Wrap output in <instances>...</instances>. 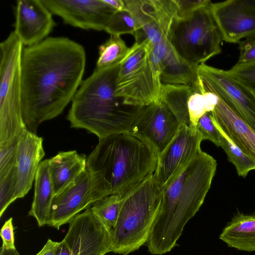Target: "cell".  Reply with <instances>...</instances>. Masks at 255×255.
I'll use <instances>...</instances> for the list:
<instances>
[{"mask_svg": "<svg viewBox=\"0 0 255 255\" xmlns=\"http://www.w3.org/2000/svg\"><path fill=\"white\" fill-rule=\"evenodd\" d=\"M84 47L65 37H47L23 48L21 103L26 128L36 133L41 123L60 115L83 82Z\"/></svg>", "mask_w": 255, "mask_h": 255, "instance_id": "6da1fadb", "label": "cell"}, {"mask_svg": "<svg viewBox=\"0 0 255 255\" xmlns=\"http://www.w3.org/2000/svg\"><path fill=\"white\" fill-rule=\"evenodd\" d=\"M157 158L150 144L128 132L99 139L87 157L92 204L110 194L128 191L153 174Z\"/></svg>", "mask_w": 255, "mask_h": 255, "instance_id": "7a4b0ae2", "label": "cell"}, {"mask_svg": "<svg viewBox=\"0 0 255 255\" xmlns=\"http://www.w3.org/2000/svg\"><path fill=\"white\" fill-rule=\"evenodd\" d=\"M216 167V160L202 151L162 188L160 210L146 243L151 254L163 255L177 245L185 226L202 205Z\"/></svg>", "mask_w": 255, "mask_h": 255, "instance_id": "3957f363", "label": "cell"}, {"mask_svg": "<svg viewBox=\"0 0 255 255\" xmlns=\"http://www.w3.org/2000/svg\"><path fill=\"white\" fill-rule=\"evenodd\" d=\"M120 63L96 68L82 82L67 116L72 128L86 129L99 139L132 128L144 106H126L115 96Z\"/></svg>", "mask_w": 255, "mask_h": 255, "instance_id": "277c9868", "label": "cell"}, {"mask_svg": "<svg viewBox=\"0 0 255 255\" xmlns=\"http://www.w3.org/2000/svg\"><path fill=\"white\" fill-rule=\"evenodd\" d=\"M162 194L154 174L124 193L116 226L110 232L111 252L128 255L147 243Z\"/></svg>", "mask_w": 255, "mask_h": 255, "instance_id": "5b68a950", "label": "cell"}, {"mask_svg": "<svg viewBox=\"0 0 255 255\" xmlns=\"http://www.w3.org/2000/svg\"><path fill=\"white\" fill-rule=\"evenodd\" d=\"M152 47L147 39L135 42L120 63L115 96L126 106H144L160 101L163 84Z\"/></svg>", "mask_w": 255, "mask_h": 255, "instance_id": "8992f818", "label": "cell"}, {"mask_svg": "<svg viewBox=\"0 0 255 255\" xmlns=\"http://www.w3.org/2000/svg\"><path fill=\"white\" fill-rule=\"evenodd\" d=\"M23 48L13 31L0 44V146L17 141L26 128L21 103V61Z\"/></svg>", "mask_w": 255, "mask_h": 255, "instance_id": "52a82bcc", "label": "cell"}, {"mask_svg": "<svg viewBox=\"0 0 255 255\" xmlns=\"http://www.w3.org/2000/svg\"><path fill=\"white\" fill-rule=\"evenodd\" d=\"M211 3L184 17H176L170 29L171 45L181 57L192 64H204L221 53L223 38Z\"/></svg>", "mask_w": 255, "mask_h": 255, "instance_id": "ba28073f", "label": "cell"}, {"mask_svg": "<svg viewBox=\"0 0 255 255\" xmlns=\"http://www.w3.org/2000/svg\"><path fill=\"white\" fill-rule=\"evenodd\" d=\"M198 76L202 88L220 97L255 130V93L227 71L205 63L199 65Z\"/></svg>", "mask_w": 255, "mask_h": 255, "instance_id": "9c48e42d", "label": "cell"}, {"mask_svg": "<svg viewBox=\"0 0 255 255\" xmlns=\"http://www.w3.org/2000/svg\"><path fill=\"white\" fill-rule=\"evenodd\" d=\"M138 27L135 41L146 39L152 44L169 39L170 29L177 17L174 0H124Z\"/></svg>", "mask_w": 255, "mask_h": 255, "instance_id": "30bf717a", "label": "cell"}, {"mask_svg": "<svg viewBox=\"0 0 255 255\" xmlns=\"http://www.w3.org/2000/svg\"><path fill=\"white\" fill-rule=\"evenodd\" d=\"M202 136L196 129L181 124L172 140L158 155L154 176L163 189L201 151Z\"/></svg>", "mask_w": 255, "mask_h": 255, "instance_id": "8fae6325", "label": "cell"}, {"mask_svg": "<svg viewBox=\"0 0 255 255\" xmlns=\"http://www.w3.org/2000/svg\"><path fill=\"white\" fill-rule=\"evenodd\" d=\"M64 238L71 255H105L110 252L109 230L88 208L69 223Z\"/></svg>", "mask_w": 255, "mask_h": 255, "instance_id": "7c38bea8", "label": "cell"}, {"mask_svg": "<svg viewBox=\"0 0 255 255\" xmlns=\"http://www.w3.org/2000/svg\"><path fill=\"white\" fill-rule=\"evenodd\" d=\"M180 126L171 111L159 101L144 106L128 132L150 144L158 155L172 140Z\"/></svg>", "mask_w": 255, "mask_h": 255, "instance_id": "4fadbf2b", "label": "cell"}, {"mask_svg": "<svg viewBox=\"0 0 255 255\" xmlns=\"http://www.w3.org/2000/svg\"><path fill=\"white\" fill-rule=\"evenodd\" d=\"M64 23L86 30H104L116 11L104 0H42Z\"/></svg>", "mask_w": 255, "mask_h": 255, "instance_id": "5bb4252c", "label": "cell"}, {"mask_svg": "<svg viewBox=\"0 0 255 255\" xmlns=\"http://www.w3.org/2000/svg\"><path fill=\"white\" fill-rule=\"evenodd\" d=\"M210 7L225 42L239 43L255 33V0L211 2Z\"/></svg>", "mask_w": 255, "mask_h": 255, "instance_id": "9a60e30c", "label": "cell"}, {"mask_svg": "<svg viewBox=\"0 0 255 255\" xmlns=\"http://www.w3.org/2000/svg\"><path fill=\"white\" fill-rule=\"evenodd\" d=\"M52 13L42 0H18L15 9L14 32L23 46L38 44L56 25Z\"/></svg>", "mask_w": 255, "mask_h": 255, "instance_id": "2e32d148", "label": "cell"}, {"mask_svg": "<svg viewBox=\"0 0 255 255\" xmlns=\"http://www.w3.org/2000/svg\"><path fill=\"white\" fill-rule=\"evenodd\" d=\"M90 190V176L86 168L72 183L55 195L47 225L59 230L81 211L90 208L92 205Z\"/></svg>", "mask_w": 255, "mask_h": 255, "instance_id": "e0dca14e", "label": "cell"}, {"mask_svg": "<svg viewBox=\"0 0 255 255\" xmlns=\"http://www.w3.org/2000/svg\"><path fill=\"white\" fill-rule=\"evenodd\" d=\"M44 155L43 138L27 128L24 129L17 142L15 200L24 197L31 189Z\"/></svg>", "mask_w": 255, "mask_h": 255, "instance_id": "ac0fdd59", "label": "cell"}, {"mask_svg": "<svg viewBox=\"0 0 255 255\" xmlns=\"http://www.w3.org/2000/svg\"><path fill=\"white\" fill-rule=\"evenodd\" d=\"M152 53L160 67L163 84L194 86L198 83L199 65L181 57L169 38L152 44Z\"/></svg>", "mask_w": 255, "mask_h": 255, "instance_id": "d6986e66", "label": "cell"}, {"mask_svg": "<svg viewBox=\"0 0 255 255\" xmlns=\"http://www.w3.org/2000/svg\"><path fill=\"white\" fill-rule=\"evenodd\" d=\"M218 97L212 118L235 144L255 160V130Z\"/></svg>", "mask_w": 255, "mask_h": 255, "instance_id": "ffe728a7", "label": "cell"}, {"mask_svg": "<svg viewBox=\"0 0 255 255\" xmlns=\"http://www.w3.org/2000/svg\"><path fill=\"white\" fill-rule=\"evenodd\" d=\"M49 171L55 195L72 183L87 167V157L76 150L61 151L48 159Z\"/></svg>", "mask_w": 255, "mask_h": 255, "instance_id": "44dd1931", "label": "cell"}, {"mask_svg": "<svg viewBox=\"0 0 255 255\" xmlns=\"http://www.w3.org/2000/svg\"><path fill=\"white\" fill-rule=\"evenodd\" d=\"M55 196L49 171L48 159L41 161L34 179L33 200L28 215L33 217L39 227L47 225Z\"/></svg>", "mask_w": 255, "mask_h": 255, "instance_id": "7402d4cb", "label": "cell"}, {"mask_svg": "<svg viewBox=\"0 0 255 255\" xmlns=\"http://www.w3.org/2000/svg\"><path fill=\"white\" fill-rule=\"evenodd\" d=\"M219 239L238 250L255 251V214L236 215L225 227Z\"/></svg>", "mask_w": 255, "mask_h": 255, "instance_id": "603a6c76", "label": "cell"}, {"mask_svg": "<svg viewBox=\"0 0 255 255\" xmlns=\"http://www.w3.org/2000/svg\"><path fill=\"white\" fill-rule=\"evenodd\" d=\"M125 193L110 194L94 202L90 208L93 215L110 231L116 226Z\"/></svg>", "mask_w": 255, "mask_h": 255, "instance_id": "cb8c5ba5", "label": "cell"}, {"mask_svg": "<svg viewBox=\"0 0 255 255\" xmlns=\"http://www.w3.org/2000/svg\"><path fill=\"white\" fill-rule=\"evenodd\" d=\"M212 119L220 133V146L226 153L228 160L236 167L238 174L245 177L250 171L255 169V160L246 154L232 141L212 117Z\"/></svg>", "mask_w": 255, "mask_h": 255, "instance_id": "d4e9b609", "label": "cell"}, {"mask_svg": "<svg viewBox=\"0 0 255 255\" xmlns=\"http://www.w3.org/2000/svg\"><path fill=\"white\" fill-rule=\"evenodd\" d=\"M129 48L120 35H111L99 47L96 68H107L121 62L127 54Z\"/></svg>", "mask_w": 255, "mask_h": 255, "instance_id": "484cf974", "label": "cell"}, {"mask_svg": "<svg viewBox=\"0 0 255 255\" xmlns=\"http://www.w3.org/2000/svg\"><path fill=\"white\" fill-rule=\"evenodd\" d=\"M138 27L131 13L126 9L114 12L110 17L105 31L111 35L130 34L134 37L138 32Z\"/></svg>", "mask_w": 255, "mask_h": 255, "instance_id": "4316f807", "label": "cell"}, {"mask_svg": "<svg viewBox=\"0 0 255 255\" xmlns=\"http://www.w3.org/2000/svg\"><path fill=\"white\" fill-rule=\"evenodd\" d=\"M16 183V167L4 176L0 177V217L15 200Z\"/></svg>", "mask_w": 255, "mask_h": 255, "instance_id": "83f0119b", "label": "cell"}, {"mask_svg": "<svg viewBox=\"0 0 255 255\" xmlns=\"http://www.w3.org/2000/svg\"><path fill=\"white\" fill-rule=\"evenodd\" d=\"M187 109L190 127L196 129L198 120L207 113L204 96L200 90L199 81L196 85L193 86L189 95L187 100Z\"/></svg>", "mask_w": 255, "mask_h": 255, "instance_id": "f1b7e54d", "label": "cell"}, {"mask_svg": "<svg viewBox=\"0 0 255 255\" xmlns=\"http://www.w3.org/2000/svg\"><path fill=\"white\" fill-rule=\"evenodd\" d=\"M228 73L255 93V61L236 63Z\"/></svg>", "mask_w": 255, "mask_h": 255, "instance_id": "f546056e", "label": "cell"}, {"mask_svg": "<svg viewBox=\"0 0 255 255\" xmlns=\"http://www.w3.org/2000/svg\"><path fill=\"white\" fill-rule=\"evenodd\" d=\"M196 129L202 136L203 140L208 139L217 146H220V133L213 123L211 112H207L198 120Z\"/></svg>", "mask_w": 255, "mask_h": 255, "instance_id": "4dcf8cb0", "label": "cell"}, {"mask_svg": "<svg viewBox=\"0 0 255 255\" xmlns=\"http://www.w3.org/2000/svg\"><path fill=\"white\" fill-rule=\"evenodd\" d=\"M17 141L7 146H0V177L16 167Z\"/></svg>", "mask_w": 255, "mask_h": 255, "instance_id": "1f68e13d", "label": "cell"}, {"mask_svg": "<svg viewBox=\"0 0 255 255\" xmlns=\"http://www.w3.org/2000/svg\"><path fill=\"white\" fill-rule=\"evenodd\" d=\"M239 44L240 54L237 63L255 61V33L241 40Z\"/></svg>", "mask_w": 255, "mask_h": 255, "instance_id": "d6a6232c", "label": "cell"}, {"mask_svg": "<svg viewBox=\"0 0 255 255\" xmlns=\"http://www.w3.org/2000/svg\"><path fill=\"white\" fill-rule=\"evenodd\" d=\"M177 11V17H182L199 7L210 4L209 0H174Z\"/></svg>", "mask_w": 255, "mask_h": 255, "instance_id": "836d02e7", "label": "cell"}, {"mask_svg": "<svg viewBox=\"0 0 255 255\" xmlns=\"http://www.w3.org/2000/svg\"><path fill=\"white\" fill-rule=\"evenodd\" d=\"M2 241V247L6 249H16L14 246V238L12 218H9L2 226L0 234Z\"/></svg>", "mask_w": 255, "mask_h": 255, "instance_id": "e575fe53", "label": "cell"}, {"mask_svg": "<svg viewBox=\"0 0 255 255\" xmlns=\"http://www.w3.org/2000/svg\"><path fill=\"white\" fill-rule=\"evenodd\" d=\"M199 87L200 90L204 96L207 112H212L218 103L219 98L218 96L213 92L205 90L202 88L200 85Z\"/></svg>", "mask_w": 255, "mask_h": 255, "instance_id": "d590c367", "label": "cell"}, {"mask_svg": "<svg viewBox=\"0 0 255 255\" xmlns=\"http://www.w3.org/2000/svg\"><path fill=\"white\" fill-rule=\"evenodd\" d=\"M59 242L48 239L43 248L35 255H55Z\"/></svg>", "mask_w": 255, "mask_h": 255, "instance_id": "8d00e7d4", "label": "cell"}, {"mask_svg": "<svg viewBox=\"0 0 255 255\" xmlns=\"http://www.w3.org/2000/svg\"><path fill=\"white\" fill-rule=\"evenodd\" d=\"M104 1L115 11H121L126 9L124 0H104Z\"/></svg>", "mask_w": 255, "mask_h": 255, "instance_id": "74e56055", "label": "cell"}, {"mask_svg": "<svg viewBox=\"0 0 255 255\" xmlns=\"http://www.w3.org/2000/svg\"><path fill=\"white\" fill-rule=\"evenodd\" d=\"M55 255H71V252L64 240L59 242Z\"/></svg>", "mask_w": 255, "mask_h": 255, "instance_id": "f35d334b", "label": "cell"}, {"mask_svg": "<svg viewBox=\"0 0 255 255\" xmlns=\"http://www.w3.org/2000/svg\"><path fill=\"white\" fill-rule=\"evenodd\" d=\"M0 255H20L16 249H6L0 248Z\"/></svg>", "mask_w": 255, "mask_h": 255, "instance_id": "ab89813d", "label": "cell"}]
</instances>
